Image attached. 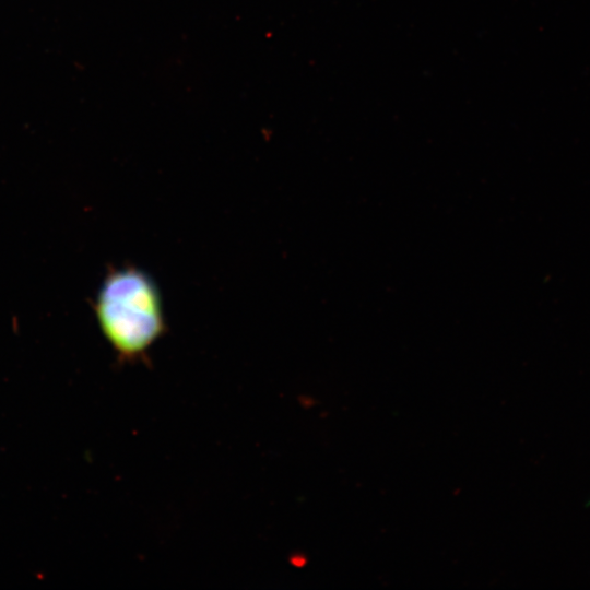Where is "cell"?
Listing matches in <instances>:
<instances>
[{"mask_svg":"<svg viewBox=\"0 0 590 590\" xmlns=\"http://www.w3.org/2000/svg\"><path fill=\"white\" fill-rule=\"evenodd\" d=\"M96 318L122 361H135L165 332L160 291L142 270L127 267L108 274L96 296Z\"/></svg>","mask_w":590,"mask_h":590,"instance_id":"cell-1","label":"cell"}]
</instances>
